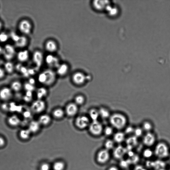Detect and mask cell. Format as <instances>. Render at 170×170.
<instances>
[{"mask_svg": "<svg viewBox=\"0 0 170 170\" xmlns=\"http://www.w3.org/2000/svg\"><path fill=\"white\" fill-rule=\"evenodd\" d=\"M108 121L110 125L116 131H123L129 124L127 117L124 113L120 112L112 113Z\"/></svg>", "mask_w": 170, "mask_h": 170, "instance_id": "obj_1", "label": "cell"}, {"mask_svg": "<svg viewBox=\"0 0 170 170\" xmlns=\"http://www.w3.org/2000/svg\"><path fill=\"white\" fill-rule=\"evenodd\" d=\"M56 72L51 69H47L40 74L38 77L39 82L46 86H51L55 82L56 78Z\"/></svg>", "mask_w": 170, "mask_h": 170, "instance_id": "obj_2", "label": "cell"}, {"mask_svg": "<svg viewBox=\"0 0 170 170\" xmlns=\"http://www.w3.org/2000/svg\"><path fill=\"white\" fill-rule=\"evenodd\" d=\"M154 152L156 156L161 159L169 158L170 154L168 145L163 141L159 142L156 145Z\"/></svg>", "mask_w": 170, "mask_h": 170, "instance_id": "obj_3", "label": "cell"}, {"mask_svg": "<svg viewBox=\"0 0 170 170\" xmlns=\"http://www.w3.org/2000/svg\"><path fill=\"white\" fill-rule=\"evenodd\" d=\"M104 126L99 121H92L88 127L89 131L94 136H98L103 133Z\"/></svg>", "mask_w": 170, "mask_h": 170, "instance_id": "obj_4", "label": "cell"}, {"mask_svg": "<svg viewBox=\"0 0 170 170\" xmlns=\"http://www.w3.org/2000/svg\"><path fill=\"white\" fill-rule=\"evenodd\" d=\"M90 123L89 117L85 115L79 116L75 120V125L78 129L80 130L88 128Z\"/></svg>", "mask_w": 170, "mask_h": 170, "instance_id": "obj_5", "label": "cell"}, {"mask_svg": "<svg viewBox=\"0 0 170 170\" xmlns=\"http://www.w3.org/2000/svg\"><path fill=\"white\" fill-rule=\"evenodd\" d=\"M142 138L143 144L148 147H152L156 144V136L153 132L145 133Z\"/></svg>", "mask_w": 170, "mask_h": 170, "instance_id": "obj_6", "label": "cell"}, {"mask_svg": "<svg viewBox=\"0 0 170 170\" xmlns=\"http://www.w3.org/2000/svg\"><path fill=\"white\" fill-rule=\"evenodd\" d=\"M18 27L20 32L24 35L30 34L32 31V23L28 20H22L19 23Z\"/></svg>", "mask_w": 170, "mask_h": 170, "instance_id": "obj_7", "label": "cell"}, {"mask_svg": "<svg viewBox=\"0 0 170 170\" xmlns=\"http://www.w3.org/2000/svg\"><path fill=\"white\" fill-rule=\"evenodd\" d=\"M74 84L78 86L84 85L87 80V75L81 72H76L73 74L72 77Z\"/></svg>", "mask_w": 170, "mask_h": 170, "instance_id": "obj_8", "label": "cell"}, {"mask_svg": "<svg viewBox=\"0 0 170 170\" xmlns=\"http://www.w3.org/2000/svg\"><path fill=\"white\" fill-rule=\"evenodd\" d=\"M16 54L14 46L11 44H7L3 48V56L5 59L10 61L14 58Z\"/></svg>", "mask_w": 170, "mask_h": 170, "instance_id": "obj_9", "label": "cell"}, {"mask_svg": "<svg viewBox=\"0 0 170 170\" xmlns=\"http://www.w3.org/2000/svg\"><path fill=\"white\" fill-rule=\"evenodd\" d=\"M79 106L74 102H70L66 105L65 111L66 115L69 117L76 116L79 112Z\"/></svg>", "mask_w": 170, "mask_h": 170, "instance_id": "obj_10", "label": "cell"}, {"mask_svg": "<svg viewBox=\"0 0 170 170\" xmlns=\"http://www.w3.org/2000/svg\"><path fill=\"white\" fill-rule=\"evenodd\" d=\"M46 104L43 100L38 99L33 103L32 111L36 113H41L44 112L46 108Z\"/></svg>", "mask_w": 170, "mask_h": 170, "instance_id": "obj_11", "label": "cell"}, {"mask_svg": "<svg viewBox=\"0 0 170 170\" xmlns=\"http://www.w3.org/2000/svg\"><path fill=\"white\" fill-rule=\"evenodd\" d=\"M45 59L43 53L40 51L36 50L33 53L32 56L33 62L37 67L39 68L45 61Z\"/></svg>", "mask_w": 170, "mask_h": 170, "instance_id": "obj_12", "label": "cell"}, {"mask_svg": "<svg viewBox=\"0 0 170 170\" xmlns=\"http://www.w3.org/2000/svg\"><path fill=\"white\" fill-rule=\"evenodd\" d=\"M110 1H93L92 3V6L97 11H106L108 6L111 4Z\"/></svg>", "mask_w": 170, "mask_h": 170, "instance_id": "obj_13", "label": "cell"}, {"mask_svg": "<svg viewBox=\"0 0 170 170\" xmlns=\"http://www.w3.org/2000/svg\"><path fill=\"white\" fill-rule=\"evenodd\" d=\"M45 48L49 54H53L58 51V46L57 43L54 40L50 39L46 42Z\"/></svg>", "mask_w": 170, "mask_h": 170, "instance_id": "obj_14", "label": "cell"}, {"mask_svg": "<svg viewBox=\"0 0 170 170\" xmlns=\"http://www.w3.org/2000/svg\"><path fill=\"white\" fill-rule=\"evenodd\" d=\"M111 158L109 151L106 149L101 150L98 152L97 156L98 162L101 164H104L107 162Z\"/></svg>", "mask_w": 170, "mask_h": 170, "instance_id": "obj_15", "label": "cell"}, {"mask_svg": "<svg viewBox=\"0 0 170 170\" xmlns=\"http://www.w3.org/2000/svg\"><path fill=\"white\" fill-rule=\"evenodd\" d=\"M45 61L49 66L56 68L61 64L59 58L53 54H49L47 56L45 59Z\"/></svg>", "mask_w": 170, "mask_h": 170, "instance_id": "obj_16", "label": "cell"}, {"mask_svg": "<svg viewBox=\"0 0 170 170\" xmlns=\"http://www.w3.org/2000/svg\"><path fill=\"white\" fill-rule=\"evenodd\" d=\"M127 149L121 145L117 146L113 151V156L117 159H122L126 154Z\"/></svg>", "mask_w": 170, "mask_h": 170, "instance_id": "obj_17", "label": "cell"}, {"mask_svg": "<svg viewBox=\"0 0 170 170\" xmlns=\"http://www.w3.org/2000/svg\"><path fill=\"white\" fill-rule=\"evenodd\" d=\"M56 69V74L61 77H63L67 75L69 71V66L66 63H62L60 64Z\"/></svg>", "mask_w": 170, "mask_h": 170, "instance_id": "obj_18", "label": "cell"}, {"mask_svg": "<svg viewBox=\"0 0 170 170\" xmlns=\"http://www.w3.org/2000/svg\"><path fill=\"white\" fill-rule=\"evenodd\" d=\"M126 136L123 131H117L113 136L112 139L115 143L121 144L126 140Z\"/></svg>", "mask_w": 170, "mask_h": 170, "instance_id": "obj_19", "label": "cell"}, {"mask_svg": "<svg viewBox=\"0 0 170 170\" xmlns=\"http://www.w3.org/2000/svg\"><path fill=\"white\" fill-rule=\"evenodd\" d=\"M140 126L145 133L153 132L154 129V124L149 120H144Z\"/></svg>", "mask_w": 170, "mask_h": 170, "instance_id": "obj_20", "label": "cell"}, {"mask_svg": "<svg viewBox=\"0 0 170 170\" xmlns=\"http://www.w3.org/2000/svg\"><path fill=\"white\" fill-rule=\"evenodd\" d=\"M11 90L8 88H4L0 91V98L3 101H7L12 96Z\"/></svg>", "mask_w": 170, "mask_h": 170, "instance_id": "obj_21", "label": "cell"}, {"mask_svg": "<svg viewBox=\"0 0 170 170\" xmlns=\"http://www.w3.org/2000/svg\"><path fill=\"white\" fill-rule=\"evenodd\" d=\"M100 118L103 120H109L112 113L110 109L104 106L101 107L98 109Z\"/></svg>", "mask_w": 170, "mask_h": 170, "instance_id": "obj_22", "label": "cell"}, {"mask_svg": "<svg viewBox=\"0 0 170 170\" xmlns=\"http://www.w3.org/2000/svg\"><path fill=\"white\" fill-rule=\"evenodd\" d=\"M52 118L48 114H43L40 116L38 121L41 126H47L51 124Z\"/></svg>", "mask_w": 170, "mask_h": 170, "instance_id": "obj_23", "label": "cell"}, {"mask_svg": "<svg viewBox=\"0 0 170 170\" xmlns=\"http://www.w3.org/2000/svg\"><path fill=\"white\" fill-rule=\"evenodd\" d=\"M28 40L25 36H19V37L14 42L15 45L19 48H23L27 45Z\"/></svg>", "mask_w": 170, "mask_h": 170, "instance_id": "obj_24", "label": "cell"}, {"mask_svg": "<svg viewBox=\"0 0 170 170\" xmlns=\"http://www.w3.org/2000/svg\"><path fill=\"white\" fill-rule=\"evenodd\" d=\"M17 57L20 62L23 63L27 61L29 57V52L27 50L20 51L17 55Z\"/></svg>", "mask_w": 170, "mask_h": 170, "instance_id": "obj_25", "label": "cell"}, {"mask_svg": "<svg viewBox=\"0 0 170 170\" xmlns=\"http://www.w3.org/2000/svg\"><path fill=\"white\" fill-rule=\"evenodd\" d=\"M65 115V110L60 108L55 109L52 112V116L53 117L57 120L63 119Z\"/></svg>", "mask_w": 170, "mask_h": 170, "instance_id": "obj_26", "label": "cell"}, {"mask_svg": "<svg viewBox=\"0 0 170 170\" xmlns=\"http://www.w3.org/2000/svg\"><path fill=\"white\" fill-rule=\"evenodd\" d=\"M138 138L134 135L129 136L128 138H126L125 141L128 149H132L137 145L138 143Z\"/></svg>", "mask_w": 170, "mask_h": 170, "instance_id": "obj_27", "label": "cell"}, {"mask_svg": "<svg viewBox=\"0 0 170 170\" xmlns=\"http://www.w3.org/2000/svg\"><path fill=\"white\" fill-rule=\"evenodd\" d=\"M41 126L38 121H33L30 123L28 129L31 133H37L40 129Z\"/></svg>", "mask_w": 170, "mask_h": 170, "instance_id": "obj_28", "label": "cell"}, {"mask_svg": "<svg viewBox=\"0 0 170 170\" xmlns=\"http://www.w3.org/2000/svg\"><path fill=\"white\" fill-rule=\"evenodd\" d=\"M88 117L92 121H98L100 118L98 109L95 108L90 109L89 112Z\"/></svg>", "mask_w": 170, "mask_h": 170, "instance_id": "obj_29", "label": "cell"}, {"mask_svg": "<svg viewBox=\"0 0 170 170\" xmlns=\"http://www.w3.org/2000/svg\"><path fill=\"white\" fill-rule=\"evenodd\" d=\"M115 130L111 125L107 126L104 127L103 133L107 137H110L114 135Z\"/></svg>", "mask_w": 170, "mask_h": 170, "instance_id": "obj_30", "label": "cell"}, {"mask_svg": "<svg viewBox=\"0 0 170 170\" xmlns=\"http://www.w3.org/2000/svg\"><path fill=\"white\" fill-rule=\"evenodd\" d=\"M8 122L10 125L13 126H16L20 124L21 120L18 116L13 115L9 118Z\"/></svg>", "mask_w": 170, "mask_h": 170, "instance_id": "obj_31", "label": "cell"}, {"mask_svg": "<svg viewBox=\"0 0 170 170\" xmlns=\"http://www.w3.org/2000/svg\"><path fill=\"white\" fill-rule=\"evenodd\" d=\"M48 91L47 89L44 87L39 88L37 93V96L38 99L43 100L42 99L47 95Z\"/></svg>", "mask_w": 170, "mask_h": 170, "instance_id": "obj_32", "label": "cell"}, {"mask_svg": "<svg viewBox=\"0 0 170 170\" xmlns=\"http://www.w3.org/2000/svg\"><path fill=\"white\" fill-rule=\"evenodd\" d=\"M145 133L142 129L140 125L135 126L134 135L137 138L142 137Z\"/></svg>", "mask_w": 170, "mask_h": 170, "instance_id": "obj_33", "label": "cell"}, {"mask_svg": "<svg viewBox=\"0 0 170 170\" xmlns=\"http://www.w3.org/2000/svg\"><path fill=\"white\" fill-rule=\"evenodd\" d=\"M85 102V97L81 95H76L74 99V102L78 106L84 105Z\"/></svg>", "mask_w": 170, "mask_h": 170, "instance_id": "obj_34", "label": "cell"}, {"mask_svg": "<svg viewBox=\"0 0 170 170\" xmlns=\"http://www.w3.org/2000/svg\"><path fill=\"white\" fill-rule=\"evenodd\" d=\"M135 126L128 124L123 130V132L127 136H130L133 135L134 134Z\"/></svg>", "mask_w": 170, "mask_h": 170, "instance_id": "obj_35", "label": "cell"}, {"mask_svg": "<svg viewBox=\"0 0 170 170\" xmlns=\"http://www.w3.org/2000/svg\"><path fill=\"white\" fill-rule=\"evenodd\" d=\"M5 71L9 74H11L14 71V64L10 61L6 62L4 65Z\"/></svg>", "mask_w": 170, "mask_h": 170, "instance_id": "obj_36", "label": "cell"}, {"mask_svg": "<svg viewBox=\"0 0 170 170\" xmlns=\"http://www.w3.org/2000/svg\"><path fill=\"white\" fill-rule=\"evenodd\" d=\"M31 133V132L28 129L22 130L20 132L19 135L22 139L26 140L29 138Z\"/></svg>", "mask_w": 170, "mask_h": 170, "instance_id": "obj_37", "label": "cell"}, {"mask_svg": "<svg viewBox=\"0 0 170 170\" xmlns=\"http://www.w3.org/2000/svg\"><path fill=\"white\" fill-rule=\"evenodd\" d=\"M115 142L113 139H108L105 142V149L109 151L114 148Z\"/></svg>", "mask_w": 170, "mask_h": 170, "instance_id": "obj_38", "label": "cell"}, {"mask_svg": "<svg viewBox=\"0 0 170 170\" xmlns=\"http://www.w3.org/2000/svg\"><path fill=\"white\" fill-rule=\"evenodd\" d=\"M143 157L146 159H149L152 158L154 154V152L149 148H147L144 150L143 152Z\"/></svg>", "mask_w": 170, "mask_h": 170, "instance_id": "obj_39", "label": "cell"}, {"mask_svg": "<svg viewBox=\"0 0 170 170\" xmlns=\"http://www.w3.org/2000/svg\"><path fill=\"white\" fill-rule=\"evenodd\" d=\"M11 88L13 91H18L21 89L22 85L20 82L15 81L12 83Z\"/></svg>", "mask_w": 170, "mask_h": 170, "instance_id": "obj_40", "label": "cell"}, {"mask_svg": "<svg viewBox=\"0 0 170 170\" xmlns=\"http://www.w3.org/2000/svg\"><path fill=\"white\" fill-rule=\"evenodd\" d=\"M65 164L61 162H58L55 163L53 166L54 170H63L65 168Z\"/></svg>", "mask_w": 170, "mask_h": 170, "instance_id": "obj_41", "label": "cell"}, {"mask_svg": "<svg viewBox=\"0 0 170 170\" xmlns=\"http://www.w3.org/2000/svg\"><path fill=\"white\" fill-rule=\"evenodd\" d=\"M9 37V35L5 32L0 33V42H1L5 43L7 41Z\"/></svg>", "mask_w": 170, "mask_h": 170, "instance_id": "obj_42", "label": "cell"}, {"mask_svg": "<svg viewBox=\"0 0 170 170\" xmlns=\"http://www.w3.org/2000/svg\"><path fill=\"white\" fill-rule=\"evenodd\" d=\"M25 88L28 91H31L32 90L34 89V86L33 85L30 84H27L25 85Z\"/></svg>", "mask_w": 170, "mask_h": 170, "instance_id": "obj_43", "label": "cell"}, {"mask_svg": "<svg viewBox=\"0 0 170 170\" xmlns=\"http://www.w3.org/2000/svg\"><path fill=\"white\" fill-rule=\"evenodd\" d=\"M41 170H50L49 165L47 164H44L42 165Z\"/></svg>", "mask_w": 170, "mask_h": 170, "instance_id": "obj_44", "label": "cell"}, {"mask_svg": "<svg viewBox=\"0 0 170 170\" xmlns=\"http://www.w3.org/2000/svg\"><path fill=\"white\" fill-rule=\"evenodd\" d=\"M5 71L4 69L0 68V79H2L5 75Z\"/></svg>", "mask_w": 170, "mask_h": 170, "instance_id": "obj_45", "label": "cell"}, {"mask_svg": "<svg viewBox=\"0 0 170 170\" xmlns=\"http://www.w3.org/2000/svg\"><path fill=\"white\" fill-rule=\"evenodd\" d=\"M5 144V141L4 139L0 136V147H2Z\"/></svg>", "mask_w": 170, "mask_h": 170, "instance_id": "obj_46", "label": "cell"}, {"mask_svg": "<svg viewBox=\"0 0 170 170\" xmlns=\"http://www.w3.org/2000/svg\"><path fill=\"white\" fill-rule=\"evenodd\" d=\"M108 170H119V168L115 166H111Z\"/></svg>", "mask_w": 170, "mask_h": 170, "instance_id": "obj_47", "label": "cell"}, {"mask_svg": "<svg viewBox=\"0 0 170 170\" xmlns=\"http://www.w3.org/2000/svg\"><path fill=\"white\" fill-rule=\"evenodd\" d=\"M35 81L34 79H31L29 81V84L32 85L35 84Z\"/></svg>", "mask_w": 170, "mask_h": 170, "instance_id": "obj_48", "label": "cell"}, {"mask_svg": "<svg viewBox=\"0 0 170 170\" xmlns=\"http://www.w3.org/2000/svg\"><path fill=\"white\" fill-rule=\"evenodd\" d=\"M3 48H2V47L0 46V57L3 55Z\"/></svg>", "mask_w": 170, "mask_h": 170, "instance_id": "obj_49", "label": "cell"}, {"mask_svg": "<svg viewBox=\"0 0 170 170\" xmlns=\"http://www.w3.org/2000/svg\"><path fill=\"white\" fill-rule=\"evenodd\" d=\"M8 106H7V105L6 104H4L2 105V107L3 109L6 110L7 109H8Z\"/></svg>", "mask_w": 170, "mask_h": 170, "instance_id": "obj_50", "label": "cell"}, {"mask_svg": "<svg viewBox=\"0 0 170 170\" xmlns=\"http://www.w3.org/2000/svg\"><path fill=\"white\" fill-rule=\"evenodd\" d=\"M2 23L1 21H0V31H1V30L2 29Z\"/></svg>", "mask_w": 170, "mask_h": 170, "instance_id": "obj_51", "label": "cell"}, {"mask_svg": "<svg viewBox=\"0 0 170 170\" xmlns=\"http://www.w3.org/2000/svg\"><path fill=\"white\" fill-rule=\"evenodd\" d=\"M169 158L170 160V155H169Z\"/></svg>", "mask_w": 170, "mask_h": 170, "instance_id": "obj_52", "label": "cell"}, {"mask_svg": "<svg viewBox=\"0 0 170 170\" xmlns=\"http://www.w3.org/2000/svg\"><path fill=\"white\" fill-rule=\"evenodd\" d=\"M168 170H170V167L169 168Z\"/></svg>", "mask_w": 170, "mask_h": 170, "instance_id": "obj_53", "label": "cell"}, {"mask_svg": "<svg viewBox=\"0 0 170 170\" xmlns=\"http://www.w3.org/2000/svg\"><path fill=\"white\" fill-rule=\"evenodd\" d=\"M160 170H165V169H161Z\"/></svg>", "mask_w": 170, "mask_h": 170, "instance_id": "obj_54", "label": "cell"}]
</instances>
